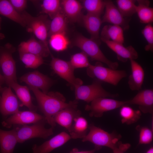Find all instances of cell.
<instances>
[{
    "mask_svg": "<svg viewBox=\"0 0 153 153\" xmlns=\"http://www.w3.org/2000/svg\"><path fill=\"white\" fill-rule=\"evenodd\" d=\"M117 8L125 17L130 18L136 13L137 5L135 0H117Z\"/></svg>",
    "mask_w": 153,
    "mask_h": 153,
    "instance_id": "cell-34",
    "label": "cell"
},
{
    "mask_svg": "<svg viewBox=\"0 0 153 153\" xmlns=\"http://www.w3.org/2000/svg\"><path fill=\"white\" fill-rule=\"evenodd\" d=\"M89 126L87 120L84 117L80 116L75 118L69 131L71 139H82L88 133Z\"/></svg>",
    "mask_w": 153,
    "mask_h": 153,
    "instance_id": "cell-27",
    "label": "cell"
},
{
    "mask_svg": "<svg viewBox=\"0 0 153 153\" xmlns=\"http://www.w3.org/2000/svg\"><path fill=\"white\" fill-rule=\"evenodd\" d=\"M127 105L126 101H120L106 97H100L86 105L85 110L89 112L90 117L100 118L105 112L111 111Z\"/></svg>",
    "mask_w": 153,
    "mask_h": 153,
    "instance_id": "cell-9",
    "label": "cell"
},
{
    "mask_svg": "<svg viewBox=\"0 0 153 153\" xmlns=\"http://www.w3.org/2000/svg\"><path fill=\"white\" fill-rule=\"evenodd\" d=\"M136 129L139 132V144H148L152 142L153 139L152 129L139 125L136 127Z\"/></svg>",
    "mask_w": 153,
    "mask_h": 153,
    "instance_id": "cell-37",
    "label": "cell"
},
{
    "mask_svg": "<svg viewBox=\"0 0 153 153\" xmlns=\"http://www.w3.org/2000/svg\"><path fill=\"white\" fill-rule=\"evenodd\" d=\"M119 114L122 124L130 125L136 122L141 118V111L133 109L129 105H125L121 107Z\"/></svg>",
    "mask_w": 153,
    "mask_h": 153,
    "instance_id": "cell-30",
    "label": "cell"
},
{
    "mask_svg": "<svg viewBox=\"0 0 153 153\" xmlns=\"http://www.w3.org/2000/svg\"><path fill=\"white\" fill-rule=\"evenodd\" d=\"M131 74L128 78V84L132 91L141 90L144 78V72L141 65L135 60H130Z\"/></svg>",
    "mask_w": 153,
    "mask_h": 153,
    "instance_id": "cell-21",
    "label": "cell"
},
{
    "mask_svg": "<svg viewBox=\"0 0 153 153\" xmlns=\"http://www.w3.org/2000/svg\"><path fill=\"white\" fill-rule=\"evenodd\" d=\"M147 44L144 47L146 51H153V27L151 24H147L141 31Z\"/></svg>",
    "mask_w": 153,
    "mask_h": 153,
    "instance_id": "cell-38",
    "label": "cell"
},
{
    "mask_svg": "<svg viewBox=\"0 0 153 153\" xmlns=\"http://www.w3.org/2000/svg\"><path fill=\"white\" fill-rule=\"evenodd\" d=\"M15 50V47L8 43L0 47V66L8 86L12 82H17L16 63L12 56Z\"/></svg>",
    "mask_w": 153,
    "mask_h": 153,
    "instance_id": "cell-7",
    "label": "cell"
},
{
    "mask_svg": "<svg viewBox=\"0 0 153 153\" xmlns=\"http://www.w3.org/2000/svg\"><path fill=\"white\" fill-rule=\"evenodd\" d=\"M0 15L25 27V22L21 14L14 9L9 0H0Z\"/></svg>",
    "mask_w": 153,
    "mask_h": 153,
    "instance_id": "cell-26",
    "label": "cell"
},
{
    "mask_svg": "<svg viewBox=\"0 0 153 153\" xmlns=\"http://www.w3.org/2000/svg\"><path fill=\"white\" fill-rule=\"evenodd\" d=\"M105 11L102 20V23L107 22L119 26L124 31L128 30L131 18L124 17L112 1L105 0Z\"/></svg>",
    "mask_w": 153,
    "mask_h": 153,
    "instance_id": "cell-11",
    "label": "cell"
},
{
    "mask_svg": "<svg viewBox=\"0 0 153 153\" xmlns=\"http://www.w3.org/2000/svg\"><path fill=\"white\" fill-rule=\"evenodd\" d=\"M67 20L61 8L60 10L50 21L48 37L56 33H65L67 29Z\"/></svg>",
    "mask_w": 153,
    "mask_h": 153,
    "instance_id": "cell-28",
    "label": "cell"
},
{
    "mask_svg": "<svg viewBox=\"0 0 153 153\" xmlns=\"http://www.w3.org/2000/svg\"><path fill=\"white\" fill-rule=\"evenodd\" d=\"M81 20L90 34L91 39L98 42L100 38L99 31L102 23L100 16L87 13L83 16Z\"/></svg>",
    "mask_w": 153,
    "mask_h": 153,
    "instance_id": "cell-23",
    "label": "cell"
},
{
    "mask_svg": "<svg viewBox=\"0 0 153 153\" xmlns=\"http://www.w3.org/2000/svg\"><path fill=\"white\" fill-rule=\"evenodd\" d=\"M5 83V79L3 75H2L0 73V86H2V85Z\"/></svg>",
    "mask_w": 153,
    "mask_h": 153,
    "instance_id": "cell-42",
    "label": "cell"
},
{
    "mask_svg": "<svg viewBox=\"0 0 153 153\" xmlns=\"http://www.w3.org/2000/svg\"><path fill=\"white\" fill-rule=\"evenodd\" d=\"M69 61L75 69L87 68L91 64L89 63L87 56L82 52L72 56Z\"/></svg>",
    "mask_w": 153,
    "mask_h": 153,
    "instance_id": "cell-36",
    "label": "cell"
},
{
    "mask_svg": "<svg viewBox=\"0 0 153 153\" xmlns=\"http://www.w3.org/2000/svg\"><path fill=\"white\" fill-rule=\"evenodd\" d=\"M5 37V35L3 34L0 33V41Z\"/></svg>",
    "mask_w": 153,
    "mask_h": 153,
    "instance_id": "cell-44",
    "label": "cell"
},
{
    "mask_svg": "<svg viewBox=\"0 0 153 153\" xmlns=\"http://www.w3.org/2000/svg\"><path fill=\"white\" fill-rule=\"evenodd\" d=\"M75 88V100H82L88 103L100 97H117L118 94H112L105 90L102 82L95 79L90 85L77 86Z\"/></svg>",
    "mask_w": 153,
    "mask_h": 153,
    "instance_id": "cell-6",
    "label": "cell"
},
{
    "mask_svg": "<svg viewBox=\"0 0 153 153\" xmlns=\"http://www.w3.org/2000/svg\"><path fill=\"white\" fill-rule=\"evenodd\" d=\"M88 75L99 80L117 86L120 81L127 76L124 70L113 69L104 67L101 63L97 62L95 65L90 64L86 70Z\"/></svg>",
    "mask_w": 153,
    "mask_h": 153,
    "instance_id": "cell-5",
    "label": "cell"
},
{
    "mask_svg": "<svg viewBox=\"0 0 153 153\" xmlns=\"http://www.w3.org/2000/svg\"><path fill=\"white\" fill-rule=\"evenodd\" d=\"M50 66L56 73L74 88L82 84V81L80 78L76 77L74 75L75 69L69 61L53 57Z\"/></svg>",
    "mask_w": 153,
    "mask_h": 153,
    "instance_id": "cell-10",
    "label": "cell"
},
{
    "mask_svg": "<svg viewBox=\"0 0 153 153\" xmlns=\"http://www.w3.org/2000/svg\"><path fill=\"white\" fill-rule=\"evenodd\" d=\"M130 146L129 143H123L119 141L117 146L112 150L113 153H125Z\"/></svg>",
    "mask_w": 153,
    "mask_h": 153,
    "instance_id": "cell-40",
    "label": "cell"
},
{
    "mask_svg": "<svg viewBox=\"0 0 153 153\" xmlns=\"http://www.w3.org/2000/svg\"><path fill=\"white\" fill-rule=\"evenodd\" d=\"M71 139L69 135L62 131L40 145H33V153H50L55 149L63 145Z\"/></svg>",
    "mask_w": 153,
    "mask_h": 153,
    "instance_id": "cell-17",
    "label": "cell"
},
{
    "mask_svg": "<svg viewBox=\"0 0 153 153\" xmlns=\"http://www.w3.org/2000/svg\"><path fill=\"white\" fill-rule=\"evenodd\" d=\"M127 105H137L139 110L144 114L153 113V90H140L131 99L127 101Z\"/></svg>",
    "mask_w": 153,
    "mask_h": 153,
    "instance_id": "cell-16",
    "label": "cell"
},
{
    "mask_svg": "<svg viewBox=\"0 0 153 153\" xmlns=\"http://www.w3.org/2000/svg\"><path fill=\"white\" fill-rule=\"evenodd\" d=\"M101 147L95 146L94 148L91 150L87 151H80L77 148H74L69 153H95L97 150H100Z\"/></svg>",
    "mask_w": 153,
    "mask_h": 153,
    "instance_id": "cell-41",
    "label": "cell"
},
{
    "mask_svg": "<svg viewBox=\"0 0 153 153\" xmlns=\"http://www.w3.org/2000/svg\"><path fill=\"white\" fill-rule=\"evenodd\" d=\"M0 113L3 116L12 115L19 111V105L17 96L9 86L2 88L0 91Z\"/></svg>",
    "mask_w": 153,
    "mask_h": 153,
    "instance_id": "cell-14",
    "label": "cell"
},
{
    "mask_svg": "<svg viewBox=\"0 0 153 153\" xmlns=\"http://www.w3.org/2000/svg\"><path fill=\"white\" fill-rule=\"evenodd\" d=\"M27 31L33 33L35 36L48 46L47 38L50 21L46 14L37 16H32L25 10L21 13Z\"/></svg>",
    "mask_w": 153,
    "mask_h": 153,
    "instance_id": "cell-3",
    "label": "cell"
},
{
    "mask_svg": "<svg viewBox=\"0 0 153 153\" xmlns=\"http://www.w3.org/2000/svg\"><path fill=\"white\" fill-rule=\"evenodd\" d=\"M14 9L21 14L25 11L27 7V1L26 0H9Z\"/></svg>",
    "mask_w": 153,
    "mask_h": 153,
    "instance_id": "cell-39",
    "label": "cell"
},
{
    "mask_svg": "<svg viewBox=\"0 0 153 153\" xmlns=\"http://www.w3.org/2000/svg\"><path fill=\"white\" fill-rule=\"evenodd\" d=\"M46 122L45 120L30 126L24 125L21 127L15 128L18 143H22L34 138L46 139L53 135L54 128L52 127L46 128L44 126Z\"/></svg>",
    "mask_w": 153,
    "mask_h": 153,
    "instance_id": "cell-8",
    "label": "cell"
},
{
    "mask_svg": "<svg viewBox=\"0 0 153 153\" xmlns=\"http://www.w3.org/2000/svg\"><path fill=\"white\" fill-rule=\"evenodd\" d=\"M1 22H2V19H1V18L0 17V30L1 28Z\"/></svg>",
    "mask_w": 153,
    "mask_h": 153,
    "instance_id": "cell-45",
    "label": "cell"
},
{
    "mask_svg": "<svg viewBox=\"0 0 153 153\" xmlns=\"http://www.w3.org/2000/svg\"><path fill=\"white\" fill-rule=\"evenodd\" d=\"M45 120L44 116L35 112L30 110H19L4 120L2 122V124L4 127L10 128L15 125H26Z\"/></svg>",
    "mask_w": 153,
    "mask_h": 153,
    "instance_id": "cell-12",
    "label": "cell"
},
{
    "mask_svg": "<svg viewBox=\"0 0 153 153\" xmlns=\"http://www.w3.org/2000/svg\"><path fill=\"white\" fill-rule=\"evenodd\" d=\"M49 44L51 48L57 52L66 50L69 44V41L65 33H57L50 37Z\"/></svg>",
    "mask_w": 153,
    "mask_h": 153,
    "instance_id": "cell-31",
    "label": "cell"
},
{
    "mask_svg": "<svg viewBox=\"0 0 153 153\" xmlns=\"http://www.w3.org/2000/svg\"><path fill=\"white\" fill-rule=\"evenodd\" d=\"M2 88V86H0V91Z\"/></svg>",
    "mask_w": 153,
    "mask_h": 153,
    "instance_id": "cell-46",
    "label": "cell"
},
{
    "mask_svg": "<svg viewBox=\"0 0 153 153\" xmlns=\"http://www.w3.org/2000/svg\"><path fill=\"white\" fill-rule=\"evenodd\" d=\"M88 129L89 132L82 141L90 142L95 146H105L112 150L117 146L121 138L120 134L109 133L92 123L89 125Z\"/></svg>",
    "mask_w": 153,
    "mask_h": 153,
    "instance_id": "cell-4",
    "label": "cell"
},
{
    "mask_svg": "<svg viewBox=\"0 0 153 153\" xmlns=\"http://www.w3.org/2000/svg\"><path fill=\"white\" fill-rule=\"evenodd\" d=\"M21 82H24L29 87L40 89L45 94L49 92L53 85V80L47 76L37 71L28 73L20 77Z\"/></svg>",
    "mask_w": 153,
    "mask_h": 153,
    "instance_id": "cell-13",
    "label": "cell"
},
{
    "mask_svg": "<svg viewBox=\"0 0 153 153\" xmlns=\"http://www.w3.org/2000/svg\"><path fill=\"white\" fill-rule=\"evenodd\" d=\"M137 13L140 22L143 24H150L153 22V8L149 6L150 1L148 0H136Z\"/></svg>",
    "mask_w": 153,
    "mask_h": 153,
    "instance_id": "cell-29",
    "label": "cell"
},
{
    "mask_svg": "<svg viewBox=\"0 0 153 153\" xmlns=\"http://www.w3.org/2000/svg\"><path fill=\"white\" fill-rule=\"evenodd\" d=\"M123 30L120 26L114 25L105 26L101 33L100 39L110 41L123 44L124 39Z\"/></svg>",
    "mask_w": 153,
    "mask_h": 153,
    "instance_id": "cell-24",
    "label": "cell"
},
{
    "mask_svg": "<svg viewBox=\"0 0 153 153\" xmlns=\"http://www.w3.org/2000/svg\"><path fill=\"white\" fill-rule=\"evenodd\" d=\"M29 88L34 94L46 122L54 128L56 125L54 116L61 110L73 104L75 101H70L67 103L65 98L59 93L51 92L45 94L39 89L31 87Z\"/></svg>",
    "mask_w": 153,
    "mask_h": 153,
    "instance_id": "cell-1",
    "label": "cell"
},
{
    "mask_svg": "<svg viewBox=\"0 0 153 153\" xmlns=\"http://www.w3.org/2000/svg\"><path fill=\"white\" fill-rule=\"evenodd\" d=\"M83 7L87 13L100 16L105 7V0H84L82 1Z\"/></svg>",
    "mask_w": 153,
    "mask_h": 153,
    "instance_id": "cell-32",
    "label": "cell"
},
{
    "mask_svg": "<svg viewBox=\"0 0 153 153\" xmlns=\"http://www.w3.org/2000/svg\"><path fill=\"white\" fill-rule=\"evenodd\" d=\"M101 40L116 54L117 58L120 61L126 62L128 60H135L138 58L137 52L131 45L125 47L123 44L110 41Z\"/></svg>",
    "mask_w": 153,
    "mask_h": 153,
    "instance_id": "cell-18",
    "label": "cell"
},
{
    "mask_svg": "<svg viewBox=\"0 0 153 153\" xmlns=\"http://www.w3.org/2000/svg\"><path fill=\"white\" fill-rule=\"evenodd\" d=\"M42 13L52 19L61 8V1L59 0H44L41 5Z\"/></svg>",
    "mask_w": 153,
    "mask_h": 153,
    "instance_id": "cell-35",
    "label": "cell"
},
{
    "mask_svg": "<svg viewBox=\"0 0 153 153\" xmlns=\"http://www.w3.org/2000/svg\"><path fill=\"white\" fill-rule=\"evenodd\" d=\"M61 5L68 20L74 22L82 20L83 7L79 1L76 0H63L61 1Z\"/></svg>",
    "mask_w": 153,
    "mask_h": 153,
    "instance_id": "cell-20",
    "label": "cell"
},
{
    "mask_svg": "<svg viewBox=\"0 0 153 153\" xmlns=\"http://www.w3.org/2000/svg\"><path fill=\"white\" fill-rule=\"evenodd\" d=\"M20 59L26 68L36 69L44 63L43 58L30 53L19 52Z\"/></svg>",
    "mask_w": 153,
    "mask_h": 153,
    "instance_id": "cell-33",
    "label": "cell"
},
{
    "mask_svg": "<svg viewBox=\"0 0 153 153\" xmlns=\"http://www.w3.org/2000/svg\"><path fill=\"white\" fill-rule=\"evenodd\" d=\"M74 42L75 46L81 49L92 60L105 63L109 67L113 69L118 68V62L112 61L106 57L101 50L98 42L79 34L75 38Z\"/></svg>",
    "mask_w": 153,
    "mask_h": 153,
    "instance_id": "cell-2",
    "label": "cell"
},
{
    "mask_svg": "<svg viewBox=\"0 0 153 153\" xmlns=\"http://www.w3.org/2000/svg\"><path fill=\"white\" fill-rule=\"evenodd\" d=\"M18 52L33 54L43 58L48 56L50 52L48 46L33 37L26 41L21 42L18 46Z\"/></svg>",
    "mask_w": 153,
    "mask_h": 153,
    "instance_id": "cell-19",
    "label": "cell"
},
{
    "mask_svg": "<svg viewBox=\"0 0 153 153\" xmlns=\"http://www.w3.org/2000/svg\"><path fill=\"white\" fill-rule=\"evenodd\" d=\"M78 102L75 100L74 103L59 111L53 117L55 122L65 128L69 132L74 120L81 116V112L77 108Z\"/></svg>",
    "mask_w": 153,
    "mask_h": 153,
    "instance_id": "cell-15",
    "label": "cell"
},
{
    "mask_svg": "<svg viewBox=\"0 0 153 153\" xmlns=\"http://www.w3.org/2000/svg\"><path fill=\"white\" fill-rule=\"evenodd\" d=\"M146 153H153V147H151L147 151Z\"/></svg>",
    "mask_w": 153,
    "mask_h": 153,
    "instance_id": "cell-43",
    "label": "cell"
},
{
    "mask_svg": "<svg viewBox=\"0 0 153 153\" xmlns=\"http://www.w3.org/2000/svg\"><path fill=\"white\" fill-rule=\"evenodd\" d=\"M9 87L14 90L23 105L27 107L29 110L36 112L37 107L33 103L29 90L27 86L20 85L17 82H14Z\"/></svg>",
    "mask_w": 153,
    "mask_h": 153,
    "instance_id": "cell-25",
    "label": "cell"
},
{
    "mask_svg": "<svg viewBox=\"0 0 153 153\" xmlns=\"http://www.w3.org/2000/svg\"><path fill=\"white\" fill-rule=\"evenodd\" d=\"M18 143L16 129L5 131L0 129V153H13Z\"/></svg>",
    "mask_w": 153,
    "mask_h": 153,
    "instance_id": "cell-22",
    "label": "cell"
}]
</instances>
